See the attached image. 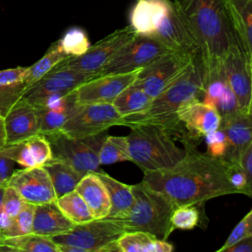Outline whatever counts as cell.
I'll use <instances>...</instances> for the list:
<instances>
[{"label": "cell", "instance_id": "obj_22", "mask_svg": "<svg viewBox=\"0 0 252 252\" xmlns=\"http://www.w3.org/2000/svg\"><path fill=\"white\" fill-rule=\"evenodd\" d=\"M75 190L85 200L94 219L108 217L111 208L108 191L96 172L86 173Z\"/></svg>", "mask_w": 252, "mask_h": 252}, {"label": "cell", "instance_id": "obj_43", "mask_svg": "<svg viewBox=\"0 0 252 252\" xmlns=\"http://www.w3.org/2000/svg\"><path fill=\"white\" fill-rule=\"evenodd\" d=\"M28 67H16L0 71V86L10 85L25 80Z\"/></svg>", "mask_w": 252, "mask_h": 252}, {"label": "cell", "instance_id": "obj_6", "mask_svg": "<svg viewBox=\"0 0 252 252\" xmlns=\"http://www.w3.org/2000/svg\"><path fill=\"white\" fill-rule=\"evenodd\" d=\"M125 231L118 219L106 217L75 224L51 239L60 252H115L118 251L117 239Z\"/></svg>", "mask_w": 252, "mask_h": 252}, {"label": "cell", "instance_id": "obj_31", "mask_svg": "<svg viewBox=\"0 0 252 252\" xmlns=\"http://www.w3.org/2000/svg\"><path fill=\"white\" fill-rule=\"evenodd\" d=\"M69 58L67 54L62 50L58 40L53 42L47 49L45 54L34 64L28 67L27 75L24 80L27 89L43 77L46 73L52 70L58 63L64 59Z\"/></svg>", "mask_w": 252, "mask_h": 252}, {"label": "cell", "instance_id": "obj_44", "mask_svg": "<svg viewBox=\"0 0 252 252\" xmlns=\"http://www.w3.org/2000/svg\"><path fill=\"white\" fill-rule=\"evenodd\" d=\"M240 164L245 171L247 179L245 195L252 199V143L244 151L240 159Z\"/></svg>", "mask_w": 252, "mask_h": 252}, {"label": "cell", "instance_id": "obj_15", "mask_svg": "<svg viewBox=\"0 0 252 252\" xmlns=\"http://www.w3.org/2000/svg\"><path fill=\"white\" fill-rule=\"evenodd\" d=\"M141 69L98 75L85 82L75 90L79 103H112L123 90L135 82Z\"/></svg>", "mask_w": 252, "mask_h": 252}, {"label": "cell", "instance_id": "obj_16", "mask_svg": "<svg viewBox=\"0 0 252 252\" xmlns=\"http://www.w3.org/2000/svg\"><path fill=\"white\" fill-rule=\"evenodd\" d=\"M7 186L14 188L25 202L35 206L57 199L50 176L43 166L14 170Z\"/></svg>", "mask_w": 252, "mask_h": 252}, {"label": "cell", "instance_id": "obj_4", "mask_svg": "<svg viewBox=\"0 0 252 252\" xmlns=\"http://www.w3.org/2000/svg\"><path fill=\"white\" fill-rule=\"evenodd\" d=\"M130 161L144 172L167 169L177 164L186 155L178 147L172 134L162 126L152 123H136L127 126Z\"/></svg>", "mask_w": 252, "mask_h": 252}, {"label": "cell", "instance_id": "obj_5", "mask_svg": "<svg viewBox=\"0 0 252 252\" xmlns=\"http://www.w3.org/2000/svg\"><path fill=\"white\" fill-rule=\"evenodd\" d=\"M133 206L124 219H118L126 231H145L158 239L167 240L173 232L171 213L176 206L169 198L153 189L143 180L132 185Z\"/></svg>", "mask_w": 252, "mask_h": 252}, {"label": "cell", "instance_id": "obj_45", "mask_svg": "<svg viewBox=\"0 0 252 252\" xmlns=\"http://www.w3.org/2000/svg\"><path fill=\"white\" fill-rule=\"evenodd\" d=\"M14 161L0 154V186H7L8 180L14 171Z\"/></svg>", "mask_w": 252, "mask_h": 252}, {"label": "cell", "instance_id": "obj_29", "mask_svg": "<svg viewBox=\"0 0 252 252\" xmlns=\"http://www.w3.org/2000/svg\"><path fill=\"white\" fill-rule=\"evenodd\" d=\"M152 97L135 82L123 90L112 104L124 118L143 113L151 104Z\"/></svg>", "mask_w": 252, "mask_h": 252}, {"label": "cell", "instance_id": "obj_48", "mask_svg": "<svg viewBox=\"0 0 252 252\" xmlns=\"http://www.w3.org/2000/svg\"><path fill=\"white\" fill-rule=\"evenodd\" d=\"M250 61V66H251V74H252V58H249ZM248 113H250V115L252 116V96H251V102H250V107H249V111Z\"/></svg>", "mask_w": 252, "mask_h": 252}, {"label": "cell", "instance_id": "obj_41", "mask_svg": "<svg viewBox=\"0 0 252 252\" xmlns=\"http://www.w3.org/2000/svg\"><path fill=\"white\" fill-rule=\"evenodd\" d=\"M215 107L218 110V112L220 113L221 118H225V117L235 114L236 112L239 111L237 99H236L233 92L228 87V85L226 86L224 92L217 99Z\"/></svg>", "mask_w": 252, "mask_h": 252}, {"label": "cell", "instance_id": "obj_13", "mask_svg": "<svg viewBox=\"0 0 252 252\" xmlns=\"http://www.w3.org/2000/svg\"><path fill=\"white\" fill-rule=\"evenodd\" d=\"M151 36L157 38L170 51L183 52L199 58L196 40L174 1L169 0L163 15Z\"/></svg>", "mask_w": 252, "mask_h": 252}, {"label": "cell", "instance_id": "obj_26", "mask_svg": "<svg viewBox=\"0 0 252 252\" xmlns=\"http://www.w3.org/2000/svg\"><path fill=\"white\" fill-rule=\"evenodd\" d=\"M119 252H171L174 247L167 240L158 239L145 231H125L117 239Z\"/></svg>", "mask_w": 252, "mask_h": 252}, {"label": "cell", "instance_id": "obj_47", "mask_svg": "<svg viewBox=\"0 0 252 252\" xmlns=\"http://www.w3.org/2000/svg\"><path fill=\"white\" fill-rule=\"evenodd\" d=\"M5 145H6V132H5L4 116L0 111V149H2Z\"/></svg>", "mask_w": 252, "mask_h": 252}, {"label": "cell", "instance_id": "obj_38", "mask_svg": "<svg viewBox=\"0 0 252 252\" xmlns=\"http://www.w3.org/2000/svg\"><path fill=\"white\" fill-rule=\"evenodd\" d=\"M27 86L24 81L0 86V111L5 116L10 108L23 97Z\"/></svg>", "mask_w": 252, "mask_h": 252}, {"label": "cell", "instance_id": "obj_24", "mask_svg": "<svg viewBox=\"0 0 252 252\" xmlns=\"http://www.w3.org/2000/svg\"><path fill=\"white\" fill-rule=\"evenodd\" d=\"M169 0H136L130 14V26L138 34L152 35Z\"/></svg>", "mask_w": 252, "mask_h": 252}, {"label": "cell", "instance_id": "obj_21", "mask_svg": "<svg viewBox=\"0 0 252 252\" xmlns=\"http://www.w3.org/2000/svg\"><path fill=\"white\" fill-rule=\"evenodd\" d=\"M79 105L76 91L74 90L56 100L35 107L39 119L40 134L46 136L60 131Z\"/></svg>", "mask_w": 252, "mask_h": 252}, {"label": "cell", "instance_id": "obj_10", "mask_svg": "<svg viewBox=\"0 0 252 252\" xmlns=\"http://www.w3.org/2000/svg\"><path fill=\"white\" fill-rule=\"evenodd\" d=\"M122 124L123 117L112 103H80L60 132L71 138H86Z\"/></svg>", "mask_w": 252, "mask_h": 252}, {"label": "cell", "instance_id": "obj_18", "mask_svg": "<svg viewBox=\"0 0 252 252\" xmlns=\"http://www.w3.org/2000/svg\"><path fill=\"white\" fill-rule=\"evenodd\" d=\"M6 145L15 144L40 134L35 106L24 97L20 98L4 116Z\"/></svg>", "mask_w": 252, "mask_h": 252}, {"label": "cell", "instance_id": "obj_49", "mask_svg": "<svg viewBox=\"0 0 252 252\" xmlns=\"http://www.w3.org/2000/svg\"><path fill=\"white\" fill-rule=\"evenodd\" d=\"M7 186H0V203H1V200H2V197H3V194H4V191H5V188Z\"/></svg>", "mask_w": 252, "mask_h": 252}, {"label": "cell", "instance_id": "obj_17", "mask_svg": "<svg viewBox=\"0 0 252 252\" xmlns=\"http://www.w3.org/2000/svg\"><path fill=\"white\" fill-rule=\"evenodd\" d=\"M176 114L189 137L196 142L217 130L221 121L218 110L201 99L186 102L178 108Z\"/></svg>", "mask_w": 252, "mask_h": 252}, {"label": "cell", "instance_id": "obj_39", "mask_svg": "<svg viewBox=\"0 0 252 252\" xmlns=\"http://www.w3.org/2000/svg\"><path fill=\"white\" fill-rule=\"evenodd\" d=\"M251 235H252V209L235 225V227L231 230V232L227 236L224 243L221 245L220 248L217 250V252H224V250L227 247H229L236 241Z\"/></svg>", "mask_w": 252, "mask_h": 252}, {"label": "cell", "instance_id": "obj_32", "mask_svg": "<svg viewBox=\"0 0 252 252\" xmlns=\"http://www.w3.org/2000/svg\"><path fill=\"white\" fill-rule=\"evenodd\" d=\"M56 204L62 213L75 224L88 222L94 217L82 196L76 191H71L56 199Z\"/></svg>", "mask_w": 252, "mask_h": 252}, {"label": "cell", "instance_id": "obj_40", "mask_svg": "<svg viewBox=\"0 0 252 252\" xmlns=\"http://www.w3.org/2000/svg\"><path fill=\"white\" fill-rule=\"evenodd\" d=\"M207 144V154L214 158H222L226 152L227 141L224 131L221 128H218L212 133L208 134L204 138Z\"/></svg>", "mask_w": 252, "mask_h": 252}, {"label": "cell", "instance_id": "obj_33", "mask_svg": "<svg viewBox=\"0 0 252 252\" xmlns=\"http://www.w3.org/2000/svg\"><path fill=\"white\" fill-rule=\"evenodd\" d=\"M130 159L131 158L127 137L107 135L99 152L100 165H106Z\"/></svg>", "mask_w": 252, "mask_h": 252}, {"label": "cell", "instance_id": "obj_7", "mask_svg": "<svg viewBox=\"0 0 252 252\" xmlns=\"http://www.w3.org/2000/svg\"><path fill=\"white\" fill-rule=\"evenodd\" d=\"M53 158L62 160L79 172H98L100 148L107 137L105 132L86 138H71L58 131L46 135Z\"/></svg>", "mask_w": 252, "mask_h": 252}, {"label": "cell", "instance_id": "obj_34", "mask_svg": "<svg viewBox=\"0 0 252 252\" xmlns=\"http://www.w3.org/2000/svg\"><path fill=\"white\" fill-rule=\"evenodd\" d=\"M205 203L176 205L171 213L170 223L172 229L191 230L202 221L201 208Z\"/></svg>", "mask_w": 252, "mask_h": 252}, {"label": "cell", "instance_id": "obj_28", "mask_svg": "<svg viewBox=\"0 0 252 252\" xmlns=\"http://www.w3.org/2000/svg\"><path fill=\"white\" fill-rule=\"evenodd\" d=\"M48 172L56 197H61L76 189L79 181L85 175L70 164L55 158L43 166Z\"/></svg>", "mask_w": 252, "mask_h": 252}, {"label": "cell", "instance_id": "obj_12", "mask_svg": "<svg viewBox=\"0 0 252 252\" xmlns=\"http://www.w3.org/2000/svg\"><path fill=\"white\" fill-rule=\"evenodd\" d=\"M167 52L171 51L154 36L137 34L114 53L100 75L141 69Z\"/></svg>", "mask_w": 252, "mask_h": 252}, {"label": "cell", "instance_id": "obj_37", "mask_svg": "<svg viewBox=\"0 0 252 252\" xmlns=\"http://www.w3.org/2000/svg\"><path fill=\"white\" fill-rule=\"evenodd\" d=\"M35 205L25 202L19 214L13 219L11 224L1 232L0 238L14 237L32 232Z\"/></svg>", "mask_w": 252, "mask_h": 252}, {"label": "cell", "instance_id": "obj_27", "mask_svg": "<svg viewBox=\"0 0 252 252\" xmlns=\"http://www.w3.org/2000/svg\"><path fill=\"white\" fill-rule=\"evenodd\" d=\"M241 44L252 58V0H226Z\"/></svg>", "mask_w": 252, "mask_h": 252}, {"label": "cell", "instance_id": "obj_35", "mask_svg": "<svg viewBox=\"0 0 252 252\" xmlns=\"http://www.w3.org/2000/svg\"><path fill=\"white\" fill-rule=\"evenodd\" d=\"M25 201L20 194L12 187L5 188L1 203H0V234L12 222L13 219L21 211Z\"/></svg>", "mask_w": 252, "mask_h": 252}, {"label": "cell", "instance_id": "obj_2", "mask_svg": "<svg viewBox=\"0 0 252 252\" xmlns=\"http://www.w3.org/2000/svg\"><path fill=\"white\" fill-rule=\"evenodd\" d=\"M199 49L203 81L219 74L229 50L241 45L226 0H173Z\"/></svg>", "mask_w": 252, "mask_h": 252}, {"label": "cell", "instance_id": "obj_14", "mask_svg": "<svg viewBox=\"0 0 252 252\" xmlns=\"http://www.w3.org/2000/svg\"><path fill=\"white\" fill-rule=\"evenodd\" d=\"M221 73L233 92L240 112L248 113L252 96V74L247 53L241 45L232 47L221 64Z\"/></svg>", "mask_w": 252, "mask_h": 252}, {"label": "cell", "instance_id": "obj_25", "mask_svg": "<svg viewBox=\"0 0 252 252\" xmlns=\"http://www.w3.org/2000/svg\"><path fill=\"white\" fill-rule=\"evenodd\" d=\"M96 173L108 191L111 204L108 218H126L134 203L132 185L118 181L117 179L111 177L109 174L105 173L103 170H100Z\"/></svg>", "mask_w": 252, "mask_h": 252}, {"label": "cell", "instance_id": "obj_42", "mask_svg": "<svg viewBox=\"0 0 252 252\" xmlns=\"http://www.w3.org/2000/svg\"><path fill=\"white\" fill-rule=\"evenodd\" d=\"M228 162V161H227ZM227 175L231 186L236 190L237 194H244L246 192V174L240 163H230L227 165Z\"/></svg>", "mask_w": 252, "mask_h": 252}, {"label": "cell", "instance_id": "obj_46", "mask_svg": "<svg viewBox=\"0 0 252 252\" xmlns=\"http://www.w3.org/2000/svg\"><path fill=\"white\" fill-rule=\"evenodd\" d=\"M224 252H252V235L236 241L227 247Z\"/></svg>", "mask_w": 252, "mask_h": 252}, {"label": "cell", "instance_id": "obj_36", "mask_svg": "<svg viewBox=\"0 0 252 252\" xmlns=\"http://www.w3.org/2000/svg\"><path fill=\"white\" fill-rule=\"evenodd\" d=\"M59 45L68 57H76L84 54L91 46L88 35L81 28L69 29L58 39Z\"/></svg>", "mask_w": 252, "mask_h": 252}, {"label": "cell", "instance_id": "obj_3", "mask_svg": "<svg viewBox=\"0 0 252 252\" xmlns=\"http://www.w3.org/2000/svg\"><path fill=\"white\" fill-rule=\"evenodd\" d=\"M200 65L194 61L189 69L170 87L152 99L149 107L141 114L123 118L122 126L136 123H152L167 129L183 144L194 142L177 117L178 108L188 101L200 99L203 94V77ZM198 144V143H197Z\"/></svg>", "mask_w": 252, "mask_h": 252}, {"label": "cell", "instance_id": "obj_1", "mask_svg": "<svg viewBox=\"0 0 252 252\" xmlns=\"http://www.w3.org/2000/svg\"><path fill=\"white\" fill-rule=\"evenodd\" d=\"M185 157L174 166L144 172L143 181L169 198L175 205L205 203L229 194H237L231 186L228 162L197 150V144H184Z\"/></svg>", "mask_w": 252, "mask_h": 252}, {"label": "cell", "instance_id": "obj_9", "mask_svg": "<svg viewBox=\"0 0 252 252\" xmlns=\"http://www.w3.org/2000/svg\"><path fill=\"white\" fill-rule=\"evenodd\" d=\"M96 76L98 74L68 68L52 69L26 89L23 97L33 106L39 107L62 97Z\"/></svg>", "mask_w": 252, "mask_h": 252}, {"label": "cell", "instance_id": "obj_19", "mask_svg": "<svg viewBox=\"0 0 252 252\" xmlns=\"http://www.w3.org/2000/svg\"><path fill=\"white\" fill-rule=\"evenodd\" d=\"M0 154L23 167L44 166L54 158L51 147L42 134H37L21 142L5 145Z\"/></svg>", "mask_w": 252, "mask_h": 252}, {"label": "cell", "instance_id": "obj_20", "mask_svg": "<svg viewBox=\"0 0 252 252\" xmlns=\"http://www.w3.org/2000/svg\"><path fill=\"white\" fill-rule=\"evenodd\" d=\"M220 128L224 131L227 141L222 158L230 163H240L244 151L252 143V116L250 113L238 111L221 118Z\"/></svg>", "mask_w": 252, "mask_h": 252}, {"label": "cell", "instance_id": "obj_30", "mask_svg": "<svg viewBox=\"0 0 252 252\" xmlns=\"http://www.w3.org/2000/svg\"><path fill=\"white\" fill-rule=\"evenodd\" d=\"M0 243L10 245L16 252H60L58 245L51 238L34 232L0 238Z\"/></svg>", "mask_w": 252, "mask_h": 252}, {"label": "cell", "instance_id": "obj_23", "mask_svg": "<svg viewBox=\"0 0 252 252\" xmlns=\"http://www.w3.org/2000/svg\"><path fill=\"white\" fill-rule=\"evenodd\" d=\"M75 223L60 210L56 201L35 206L32 232L52 238L67 232Z\"/></svg>", "mask_w": 252, "mask_h": 252}, {"label": "cell", "instance_id": "obj_11", "mask_svg": "<svg viewBox=\"0 0 252 252\" xmlns=\"http://www.w3.org/2000/svg\"><path fill=\"white\" fill-rule=\"evenodd\" d=\"M138 33L131 26L118 29L109 33L90 48L82 55L69 57L58 63L53 69L68 68L86 73H95L100 75L101 70L114 55V53L124 44L133 39Z\"/></svg>", "mask_w": 252, "mask_h": 252}, {"label": "cell", "instance_id": "obj_8", "mask_svg": "<svg viewBox=\"0 0 252 252\" xmlns=\"http://www.w3.org/2000/svg\"><path fill=\"white\" fill-rule=\"evenodd\" d=\"M196 59L183 52H167L143 67L135 83L154 98L175 83Z\"/></svg>", "mask_w": 252, "mask_h": 252}]
</instances>
